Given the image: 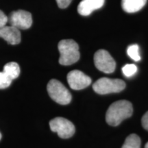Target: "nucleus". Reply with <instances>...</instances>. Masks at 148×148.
<instances>
[{
	"mask_svg": "<svg viewBox=\"0 0 148 148\" xmlns=\"http://www.w3.org/2000/svg\"><path fill=\"white\" fill-rule=\"evenodd\" d=\"M132 112V105L130 101L126 100L115 101L110 105L107 110L106 122L112 126H116L123 120L130 117Z\"/></svg>",
	"mask_w": 148,
	"mask_h": 148,
	"instance_id": "nucleus-1",
	"label": "nucleus"
},
{
	"mask_svg": "<svg viewBox=\"0 0 148 148\" xmlns=\"http://www.w3.org/2000/svg\"><path fill=\"white\" fill-rule=\"evenodd\" d=\"M58 48L60 54L59 63L62 65H71L77 62L79 59V46L75 40L72 39L60 40Z\"/></svg>",
	"mask_w": 148,
	"mask_h": 148,
	"instance_id": "nucleus-2",
	"label": "nucleus"
},
{
	"mask_svg": "<svg viewBox=\"0 0 148 148\" xmlns=\"http://www.w3.org/2000/svg\"><path fill=\"white\" fill-rule=\"evenodd\" d=\"M47 90L49 97L59 104L66 105L71 102V93L60 81L51 79L47 84Z\"/></svg>",
	"mask_w": 148,
	"mask_h": 148,
	"instance_id": "nucleus-3",
	"label": "nucleus"
},
{
	"mask_svg": "<svg viewBox=\"0 0 148 148\" xmlns=\"http://www.w3.org/2000/svg\"><path fill=\"white\" fill-rule=\"evenodd\" d=\"M125 87V84L122 79H110L107 77H102L97 79L92 85L93 90L100 95L121 92Z\"/></svg>",
	"mask_w": 148,
	"mask_h": 148,
	"instance_id": "nucleus-4",
	"label": "nucleus"
},
{
	"mask_svg": "<svg viewBox=\"0 0 148 148\" xmlns=\"http://www.w3.org/2000/svg\"><path fill=\"white\" fill-rule=\"evenodd\" d=\"M51 130L56 132L59 137L69 138L74 134L75 126L71 121L62 117H56L49 121Z\"/></svg>",
	"mask_w": 148,
	"mask_h": 148,
	"instance_id": "nucleus-5",
	"label": "nucleus"
},
{
	"mask_svg": "<svg viewBox=\"0 0 148 148\" xmlns=\"http://www.w3.org/2000/svg\"><path fill=\"white\" fill-rule=\"evenodd\" d=\"M94 62L97 69L105 73H111L116 67L115 61L104 49H99L94 55Z\"/></svg>",
	"mask_w": 148,
	"mask_h": 148,
	"instance_id": "nucleus-6",
	"label": "nucleus"
},
{
	"mask_svg": "<svg viewBox=\"0 0 148 148\" xmlns=\"http://www.w3.org/2000/svg\"><path fill=\"white\" fill-rule=\"evenodd\" d=\"M8 22L10 25L18 29H26L32 24V16L30 12L23 10L13 11L8 16Z\"/></svg>",
	"mask_w": 148,
	"mask_h": 148,
	"instance_id": "nucleus-7",
	"label": "nucleus"
},
{
	"mask_svg": "<svg viewBox=\"0 0 148 148\" xmlns=\"http://www.w3.org/2000/svg\"><path fill=\"white\" fill-rule=\"evenodd\" d=\"M67 82L73 90L84 89L91 83V78L79 70H73L68 73Z\"/></svg>",
	"mask_w": 148,
	"mask_h": 148,
	"instance_id": "nucleus-8",
	"label": "nucleus"
},
{
	"mask_svg": "<svg viewBox=\"0 0 148 148\" xmlns=\"http://www.w3.org/2000/svg\"><path fill=\"white\" fill-rule=\"evenodd\" d=\"M0 37L10 45H17L21 40L20 30L12 25H5L0 28Z\"/></svg>",
	"mask_w": 148,
	"mask_h": 148,
	"instance_id": "nucleus-9",
	"label": "nucleus"
},
{
	"mask_svg": "<svg viewBox=\"0 0 148 148\" xmlns=\"http://www.w3.org/2000/svg\"><path fill=\"white\" fill-rule=\"evenodd\" d=\"M105 0H82L77 6V12L80 15L88 16L94 10L101 8Z\"/></svg>",
	"mask_w": 148,
	"mask_h": 148,
	"instance_id": "nucleus-10",
	"label": "nucleus"
},
{
	"mask_svg": "<svg viewBox=\"0 0 148 148\" xmlns=\"http://www.w3.org/2000/svg\"><path fill=\"white\" fill-rule=\"evenodd\" d=\"M147 0H121L122 8L128 13H134L143 8Z\"/></svg>",
	"mask_w": 148,
	"mask_h": 148,
	"instance_id": "nucleus-11",
	"label": "nucleus"
},
{
	"mask_svg": "<svg viewBox=\"0 0 148 148\" xmlns=\"http://www.w3.org/2000/svg\"><path fill=\"white\" fill-rule=\"evenodd\" d=\"M3 72L6 74L10 78L13 79L17 78L20 74L19 65L15 62H10L5 64L3 66Z\"/></svg>",
	"mask_w": 148,
	"mask_h": 148,
	"instance_id": "nucleus-12",
	"label": "nucleus"
},
{
	"mask_svg": "<svg viewBox=\"0 0 148 148\" xmlns=\"http://www.w3.org/2000/svg\"><path fill=\"white\" fill-rule=\"evenodd\" d=\"M140 139L138 135L132 134L129 135L125 139L121 148H140Z\"/></svg>",
	"mask_w": 148,
	"mask_h": 148,
	"instance_id": "nucleus-13",
	"label": "nucleus"
},
{
	"mask_svg": "<svg viewBox=\"0 0 148 148\" xmlns=\"http://www.w3.org/2000/svg\"><path fill=\"white\" fill-rule=\"evenodd\" d=\"M138 51H139L138 45H136V44H134V45L129 46V47H127V55H128L132 60L137 62V61H139L140 60V56L139 55Z\"/></svg>",
	"mask_w": 148,
	"mask_h": 148,
	"instance_id": "nucleus-14",
	"label": "nucleus"
},
{
	"mask_svg": "<svg viewBox=\"0 0 148 148\" xmlns=\"http://www.w3.org/2000/svg\"><path fill=\"white\" fill-rule=\"evenodd\" d=\"M122 71L126 77H131L134 75L137 71V67L135 64H127L122 68Z\"/></svg>",
	"mask_w": 148,
	"mask_h": 148,
	"instance_id": "nucleus-15",
	"label": "nucleus"
},
{
	"mask_svg": "<svg viewBox=\"0 0 148 148\" xmlns=\"http://www.w3.org/2000/svg\"><path fill=\"white\" fill-rule=\"evenodd\" d=\"M12 81L4 72H0V89L8 88L12 83Z\"/></svg>",
	"mask_w": 148,
	"mask_h": 148,
	"instance_id": "nucleus-16",
	"label": "nucleus"
},
{
	"mask_svg": "<svg viewBox=\"0 0 148 148\" xmlns=\"http://www.w3.org/2000/svg\"><path fill=\"white\" fill-rule=\"evenodd\" d=\"M56 1L59 8L64 9L69 6L72 0H56Z\"/></svg>",
	"mask_w": 148,
	"mask_h": 148,
	"instance_id": "nucleus-17",
	"label": "nucleus"
},
{
	"mask_svg": "<svg viewBox=\"0 0 148 148\" xmlns=\"http://www.w3.org/2000/svg\"><path fill=\"white\" fill-rule=\"evenodd\" d=\"M8 21V17L3 13L1 10H0V28L5 26V24Z\"/></svg>",
	"mask_w": 148,
	"mask_h": 148,
	"instance_id": "nucleus-18",
	"label": "nucleus"
},
{
	"mask_svg": "<svg viewBox=\"0 0 148 148\" xmlns=\"http://www.w3.org/2000/svg\"><path fill=\"white\" fill-rule=\"evenodd\" d=\"M141 123L144 129H145L146 130L148 131V111L144 114L143 117H142Z\"/></svg>",
	"mask_w": 148,
	"mask_h": 148,
	"instance_id": "nucleus-19",
	"label": "nucleus"
},
{
	"mask_svg": "<svg viewBox=\"0 0 148 148\" xmlns=\"http://www.w3.org/2000/svg\"><path fill=\"white\" fill-rule=\"evenodd\" d=\"M145 148H148V142L146 143V145H145Z\"/></svg>",
	"mask_w": 148,
	"mask_h": 148,
	"instance_id": "nucleus-20",
	"label": "nucleus"
},
{
	"mask_svg": "<svg viewBox=\"0 0 148 148\" xmlns=\"http://www.w3.org/2000/svg\"><path fill=\"white\" fill-rule=\"evenodd\" d=\"M1 133H0V140H1Z\"/></svg>",
	"mask_w": 148,
	"mask_h": 148,
	"instance_id": "nucleus-21",
	"label": "nucleus"
}]
</instances>
